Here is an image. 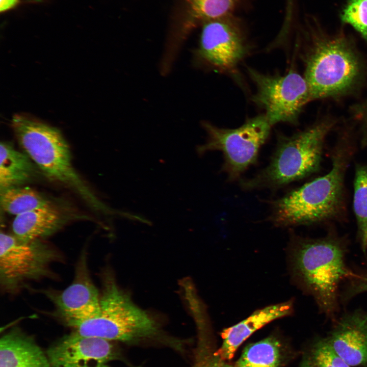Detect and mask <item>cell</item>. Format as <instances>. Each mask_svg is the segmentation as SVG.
I'll use <instances>...</instances> for the list:
<instances>
[{"mask_svg":"<svg viewBox=\"0 0 367 367\" xmlns=\"http://www.w3.org/2000/svg\"><path fill=\"white\" fill-rule=\"evenodd\" d=\"M354 152L351 146H336L329 172L272 201L269 220L277 226H291L342 216L346 208L345 177Z\"/></svg>","mask_w":367,"mask_h":367,"instance_id":"obj_1","label":"cell"},{"mask_svg":"<svg viewBox=\"0 0 367 367\" xmlns=\"http://www.w3.org/2000/svg\"><path fill=\"white\" fill-rule=\"evenodd\" d=\"M80 335L128 344L158 342L180 352L184 343L164 334L158 323L137 306L110 273H105L96 317L70 326Z\"/></svg>","mask_w":367,"mask_h":367,"instance_id":"obj_2","label":"cell"},{"mask_svg":"<svg viewBox=\"0 0 367 367\" xmlns=\"http://www.w3.org/2000/svg\"><path fill=\"white\" fill-rule=\"evenodd\" d=\"M12 126L23 151L45 175L72 190L94 210L113 214L75 170L70 147L59 129L19 114L13 116Z\"/></svg>","mask_w":367,"mask_h":367,"instance_id":"obj_3","label":"cell"},{"mask_svg":"<svg viewBox=\"0 0 367 367\" xmlns=\"http://www.w3.org/2000/svg\"><path fill=\"white\" fill-rule=\"evenodd\" d=\"M347 242L333 234L297 240L293 253L295 272L314 298L320 310L334 317L337 310L340 283L355 273L347 266Z\"/></svg>","mask_w":367,"mask_h":367,"instance_id":"obj_4","label":"cell"},{"mask_svg":"<svg viewBox=\"0 0 367 367\" xmlns=\"http://www.w3.org/2000/svg\"><path fill=\"white\" fill-rule=\"evenodd\" d=\"M331 128L330 123H320L290 136L279 135L269 165L252 178L242 180V188L277 189L318 171Z\"/></svg>","mask_w":367,"mask_h":367,"instance_id":"obj_5","label":"cell"},{"mask_svg":"<svg viewBox=\"0 0 367 367\" xmlns=\"http://www.w3.org/2000/svg\"><path fill=\"white\" fill-rule=\"evenodd\" d=\"M202 126L207 139L204 144L198 147L197 151L201 155L208 151H221L224 158L222 170L229 180L234 181L255 163L272 125L263 114L248 119L235 128H220L205 121L202 123Z\"/></svg>","mask_w":367,"mask_h":367,"instance_id":"obj_6","label":"cell"},{"mask_svg":"<svg viewBox=\"0 0 367 367\" xmlns=\"http://www.w3.org/2000/svg\"><path fill=\"white\" fill-rule=\"evenodd\" d=\"M358 64L342 36L318 40L306 62L304 78L311 100L342 93L353 83Z\"/></svg>","mask_w":367,"mask_h":367,"instance_id":"obj_7","label":"cell"},{"mask_svg":"<svg viewBox=\"0 0 367 367\" xmlns=\"http://www.w3.org/2000/svg\"><path fill=\"white\" fill-rule=\"evenodd\" d=\"M0 246V284L8 292L28 281L50 276V266L62 258L57 249L42 240L22 242L3 232Z\"/></svg>","mask_w":367,"mask_h":367,"instance_id":"obj_8","label":"cell"},{"mask_svg":"<svg viewBox=\"0 0 367 367\" xmlns=\"http://www.w3.org/2000/svg\"><path fill=\"white\" fill-rule=\"evenodd\" d=\"M247 70L256 88L252 100L265 111L270 124L297 123L302 108L311 101L304 77L293 70L284 75L265 74L251 68Z\"/></svg>","mask_w":367,"mask_h":367,"instance_id":"obj_9","label":"cell"},{"mask_svg":"<svg viewBox=\"0 0 367 367\" xmlns=\"http://www.w3.org/2000/svg\"><path fill=\"white\" fill-rule=\"evenodd\" d=\"M248 53L239 29L228 21L217 19L203 25L194 54L199 64L219 72L233 73Z\"/></svg>","mask_w":367,"mask_h":367,"instance_id":"obj_10","label":"cell"},{"mask_svg":"<svg viewBox=\"0 0 367 367\" xmlns=\"http://www.w3.org/2000/svg\"><path fill=\"white\" fill-rule=\"evenodd\" d=\"M50 367H97L123 360L112 341L85 336L72 331L58 339L46 351Z\"/></svg>","mask_w":367,"mask_h":367,"instance_id":"obj_11","label":"cell"},{"mask_svg":"<svg viewBox=\"0 0 367 367\" xmlns=\"http://www.w3.org/2000/svg\"><path fill=\"white\" fill-rule=\"evenodd\" d=\"M85 255L78 261L73 282L64 290L48 292L59 317L67 326L92 319L100 311V295L89 273Z\"/></svg>","mask_w":367,"mask_h":367,"instance_id":"obj_12","label":"cell"},{"mask_svg":"<svg viewBox=\"0 0 367 367\" xmlns=\"http://www.w3.org/2000/svg\"><path fill=\"white\" fill-rule=\"evenodd\" d=\"M335 352L351 367H367V312L343 315L325 337Z\"/></svg>","mask_w":367,"mask_h":367,"instance_id":"obj_13","label":"cell"},{"mask_svg":"<svg viewBox=\"0 0 367 367\" xmlns=\"http://www.w3.org/2000/svg\"><path fill=\"white\" fill-rule=\"evenodd\" d=\"M292 310V303L286 302L255 311L246 319L222 331L223 342L216 350L217 354L225 361L230 360L239 346L253 333L268 323L290 314Z\"/></svg>","mask_w":367,"mask_h":367,"instance_id":"obj_14","label":"cell"},{"mask_svg":"<svg viewBox=\"0 0 367 367\" xmlns=\"http://www.w3.org/2000/svg\"><path fill=\"white\" fill-rule=\"evenodd\" d=\"M0 367H50L46 353L34 339L14 327L0 339Z\"/></svg>","mask_w":367,"mask_h":367,"instance_id":"obj_15","label":"cell"},{"mask_svg":"<svg viewBox=\"0 0 367 367\" xmlns=\"http://www.w3.org/2000/svg\"><path fill=\"white\" fill-rule=\"evenodd\" d=\"M68 219L55 205L15 216L13 235L22 242L42 240L60 230Z\"/></svg>","mask_w":367,"mask_h":367,"instance_id":"obj_16","label":"cell"},{"mask_svg":"<svg viewBox=\"0 0 367 367\" xmlns=\"http://www.w3.org/2000/svg\"><path fill=\"white\" fill-rule=\"evenodd\" d=\"M35 164L24 152L6 142L0 145V191L22 186L37 175Z\"/></svg>","mask_w":367,"mask_h":367,"instance_id":"obj_17","label":"cell"},{"mask_svg":"<svg viewBox=\"0 0 367 367\" xmlns=\"http://www.w3.org/2000/svg\"><path fill=\"white\" fill-rule=\"evenodd\" d=\"M281 342L269 336L247 345L235 363V367H280L283 360Z\"/></svg>","mask_w":367,"mask_h":367,"instance_id":"obj_18","label":"cell"},{"mask_svg":"<svg viewBox=\"0 0 367 367\" xmlns=\"http://www.w3.org/2000/svg\"><path fill=\"white\" fill-rule=\"evenodd\" d=\"M0 203L4 211L15 216L54 205L41 193L22 186L1 191Z\"/></svg>","mask_w":367,"mask_h":367,"instance_id":"obj_19","label":"cell"},{"mask_svg":"<svg viewBox=\"0 0 367 367\" xmlns=\"http://www.w3.org/2000/svg\"><path fill=\"white\" fill-rule=\"evenodd\" d=\"M353 210L358 237L364 253L367 252V165L358 164L354 182Z\"/></svg>","mask_w":367,"mask_h":367,"instance_id":"obj_20","label":"cell"},{"mask_svg":"<svg viewBox=\"0 0 367 367\" xmlns=\"http://www.w3.org/2000/svg\"><path fill=\"white\" fill-rule=\"evenodd\" d=\"M300 367L351 366L335 352L325 337H319L305 351Z\"/></svg>","mask_w":367,"mask_h":367,"instance_id":"obj_21","label":"cell"},{"mask_svg":"<svg viewBox=\"0 0 367 367\" xmlns=\"http://www.w3.org/2000/svg\"><path fill=\"white\" fill-rule=\"evenodd\" d=\"M237 0H190L193 15L198 19L217 20L228 15Z\"/></svg>","mask_w":367,"mask_h":367,"instance_id":"obj_22","label":"cell"},{"mask_svg":"<svg viewBox=\"0 0 367 367\" xmlns=\"http://www.w3.org/2000/svg\"><path fill=\"white\" fill-rule=\"evenodd\" d=\"M207 331H198V343L190 367H235L219 356L211 342Z\"/></svg>","mask_w":367,"mask_h":367,"instance_id":"obj_23","label":"cell"},{"mask_svg":"<svg viewBox=\"0 0 367 367\" xmlns=\"http://www.w3.org/2000/svg\"><path fill=\"white\" fill-rule=\"evenodd\" d=\"M340 19L367 40V0H349L342 12Z\"/></svg>","mask_w":367,"mask_h":367,"instance_id":"obj_24","label":"cell"},{"mask_svg":"<svg viewBox=\"0 0 367 367\" xmlns=\"http://www.w3.org/2000/svg\"><path fill=\"white\" fill-rule=\"evenodd\" d=\"M349 280V283L341 297L344 302L350 300L359 294L367 292V272L355 273Z\"/></svg>","mask_w":367,"mask_h":367,"instance_id":"obj_25","label":"cell"},{"mask_svg":"<svg viewBox=\"0 0 367 367\" xmlns=\"http://www.w3.org/2000/svg\"><path fill=\"white\" fill-rule=\"evenodd\" d=\"M19 1L20 0H1V12H6L13 8L19 3Z\"/></svg>","mask_w":367,"mask_h":367,"instance_id":"obj_26","label":"cell"},{"mask_svg":"<svg viewBox=\"0 0 367 367\" xmlns=\"http://www.w3.org/2000/svg\"><path fill=\"white\" fill-rule=\"evenodd\" d=\"M97 367H110L109 365H108L107 364H101L97 366Z\"/></svg>","mask_w":367,"mask_h":367,"instance_id":"obj_27","label":"cell"}]
</instances>
